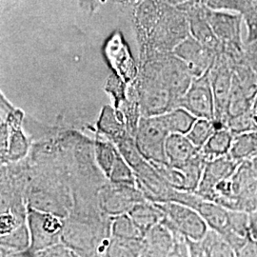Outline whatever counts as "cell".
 Wrapping results in <instances>:
<instances>
[{
    "mask_svg": "<svg viewBox=\"0 0 257 257\" xmlns=\"http://www.w3.org/2000/svg\"><path fill=\"white\" fill-rule=\"evenodd\" d=\"M160 114L141 117L136 133V145L143 158L151 163H168L166 140L170 136Z\"/></svg>",
    "mask_w": 257,
    "mask_h": 257,
    "instance_id": "obj_1",
    "label": "cell"
},
{
    "mask_svg": "<svg viewBox=\"0 0 257 257\" xmlns=\"http://www.w3.org/2000/svg\"><path fill=\"white\" fill-rule=\"evenodd\" d=\"M156 206L163 211L166 225L178 230L187 238L201 240L209 230L201 214L191 206L171 200L156 203Z\"/></svg>",
    "mask_w": 257,
    "mask_h": 257,
    "instance_id": "obj_2",
    "label": "cell"
},
{
    "mask_svg": "<svg viewBox=\"0 0 257 257\" xmlns=\"http://www.w3.org/2000/svg\"><path fill=\"white\" fill-rule=\"evenodd\" d=\"M208 73L215 104L214 120L226 126L228 119V105L232 86V64L227 55L219 52Z\"/></svg>",
    "mask_w": 257,
    "mask_h": 257,
    "instance_id": "obj_3",
    "label": "cell"
},
{
    "mask_svg": "<svg viewBox=\"0 0 257 257\" xmlns=\"http://www.w3.org/2000/svg\"><path fill=\"white\" fill-rule=\"evenodd\" d=\"M205 16L221 42V49L245 48V42L242 39V23L244 21L240 13L206 7Z\"/></svg>",
    "mask_w": 257,
    "mask_h": 257,
    "instance_id": "obj_4",
    "label": "cell"
},
{
    "mask_svg": "<svg viewBox=\"0 0 257 257\" xmlns=\"http://www.w3.org/2000/svg\"><path fill=\"white\" fill-rule=\"evenodd\" d=\"M28 227L31 235V249L40 252L57 244L62 230L60 219L46 211L30 210Z\"/></svg>",
    "mask_w": 257,
    "mask_h": 257,
    "instance_id": "obj_5",
    "label": "cell"
},
{
    "mask_svg": "<svg viewBox=\"0 0 257 257\" xmlns=\"http://www.w3.org/2000/svg\"><path fill=\"white\" fill-rule=\"evenodd\" d=\"M178 107L189 110L197 118L215 119V104L209 73L193 78L188 91L181 97Z\"/></svg>",
    "mask_w": 257,
    "mask_h": 257,
    "instance_id": "obj_6",
    "label": "cell"
},
{
    "mask_svg": "<svg viewBox=\"0 0 257 257\" xmlns=\"http://www.w3.org/2000/svg\"><path fill=\"white\" fill-rule=\"evenodd\" d=\"M234 210L252 212L257 210V177L249 160L239 165L232 177Z\"/></svg>",
    "mask_w": 257,
    "mask_h": 257,
    "instance_id": "obj_7",
    "label": "cell"
},
{
    "mask_svg": "<svg viewBox=\"0 0 257 257\" xmlns=\"http://www.w3.org/2000/svg\"><path fill=\"white\" fill-rule=\"evenodd\" d=\"M175 54L180 58L193 77H200L210 71L217 53L204 46L195 38H188L175 48Z\"/></svg>",
    "mask_w": 257,
    "mask_h": 257,
    "instance_id": "obj_8",
    "label": "cell"
},
{
    "mask_svg": "<svg viewBox=\"0 0 257 257\" xmlns=\"http://www.w3.org/2000/svg\"><path fill=\"white\" fill-rule=\"evenodd\" d=\"M241 163L242 162L233 159L230 155L207 161L195 193L204 199L209 200L215 186L223 179L233 175Z\"/></svg>",
    "mask_w": 257,
    "mask_h": 257,
    "instance_id": "obj_9",
    "label": "cell"
},
{
    "mask_svg": "<svg viewBox=\"0 0 257 257\" xmlns=\"http://www.w3.org/2000/svg\"><path fill=\"white\" fill-rule=\"evenodd\" d=\"M193 209L198 211L209 228L225 235L230 228V211L217 203L204 199L197 194L194 200Z\"/></svg>",
    "mask_w": 257,
    "mask_h": 257,
    "instance_id": "obj_10",
    "label": "cell"
},
{
    "mask_svg": "<svg viewBox=\"0 0 257 257\" xmlns=\"http://www.w3.org/2000/svg\"><path fill=\"white\" fill-rule=\"evenodd\" d=\"M165 153L170 165L180 167L196 156L199 150L186 135L171 134L166 140Z\"/></svg>",
    "mask_w": 257,
    "mask_h": 257,
    "instance_id": "obj_11",
    "label": "cell"
},
{
    "mask_svg": "<svg viewBox=\"0 0 257 257\" xmlns=\"http://www.w3.org/2000/svg\"><path fill=\"white\" fill-rule=\"evenodd\" d=\"M144 237L147 238L150 255L171 256L175 246V237L172 230L163 220L149 230Z\"/></svg>",
    "mask_w": 257,
    "mask_h": 257,
    "instance_id": "obj_12",
    "label": "cell"
},
{
    "mask_svg": "<svg viewBox=\"0 0 257 257\" xmlns=\"http://www.w3.org/2000/svg\"><path fill=\"white\" fill-rule=\"evenodd\" d=\"M234 135L227 127L217 128L199 152L207 161L230 154Z\"/></svg>",
    "mask_w": 257,
    "mask_h": 257,
    "instance_id": "obj_13",
    "label": "cell"
},
{
    "mask_svg": "<svg viewBox=\"0 0 257 257\" xmlns=\"http://www.w3.org/2000/svg\"><path fill=\"white\" fill-rule=\"evenodd\" d=\"M128 213L144 236L153 227L164 219L163 211L156 207V204L152 206L138 203L132 207Z\"/></svg>",
    "mask_w": 257,
    "mask_h": 257,
    "instance_id": "obj_14",
    "label": "cell"
},
{
    "mask_svg": "<svg viewBox=\"0 0 257 257\" xmlns=\"http://www.w3.org/2000/svg\"><path fill=\"white\" fill-rule=\"evenodd\" d=\"M170 134L187 135L197 119L189 110L178 107L160 114Z\"/></svg>",
    "mask_w": 257,
    "mask_h": 257,
    "instance_id": "obj_15",
    "label": "cell"
},
{
    "mask_svg": "<svg viewBox=\"0 0 257 257\" xmlns=\"http://www.w3.org/2000/svg\"><path fill=\"white\" fill-rule=\"evenodd\" d=\"M232 81L235 83L242 92L251 102H253L257 95V74L248 64L244 61L232 66Z\"/></svg>",
    "mask_w": 257,
    "mask_h": 257,
    "instance_id": "obj_16",
    "label": "cell"
},
{
    "mask_svg": "<svg viewBox=\"0 0 257 257\" xmlns=\"http://www.w3.org/2000/svg\"><path fill=\"white\" fill-rule=\"evenodd\" d=\"M229 155L240 162L250 160L257 156L256 132L234 136Z\"/></svg>",
    "mask_w": 257,
    "mask_h": 257,
    "instance_id": "obj_17",
    "label": "cell"
},
{
    "mask_svg": "<svg viewBox=\"0 0 257 257\" xmlns=\"http://www.w3.org/2000/svg\"><path fill=\"white\" fill-rule=\"evenodd\" d=\"M226 127L215 120L197 118L193 127L186 135L193 145L200 150L217 128Z\"/></svg>",
    "mask_w": 257,
    "mask_h": 257,
    "instance_id": "obj_18",
    "label": "cell"
},
{
    "mask_svg": "<svg viewBox=\"0 0 257 257\" xmlns=\"http://www.w3.org/2000/svg\"><path fill=\"white\" fill-rule=\"evenodd\" d=\"M111 233L114 238L128 240H141L144 238L143 232L138 229L128 213H121L113 219L111 225Z\"/></svg>",
    "mask_w": 257,
    "mask_h": 257,
    "instance_id": "obj_19",
    "label": "cell"
},
{
    "mask_svg": "<svg viewBox=\"0 0 257 257\" xmlns=\"http://www.w3.org/2000/svg\"><path fill=\"white\" fill-rule=\"evenodd\" d=\"M98 128L104 135L117 141L124 137L123 126L115 111L109 106L104 107L98 121Z\"/></svg>",
    "mask_w": 257,
    "mask_h": 257,
    "instance_id": "obj_20",
    "label": "cell"
},
{
    "mask_svg": "<svg viewBox=\"0 0 257 257\" xmlns=\"http://www.w3.org/2000/svg\"><path fill=\"white\" fill-rule=\"evenodd\" d=\"M31 244V235L29 227L21 225L9 232L2 234L1 245L5 248H10L15 250H24L29 248Z\"/></svg>",
    "mask_w": 257,
    "mask_h": 257,
    "instance_id": "obj_21",
    "label": "cell"
},
{
    "mask_svg": "<svg viewBox=\"0 0 257 257\" xmlns=\"http://www.w3.org/2000/svg\"><path fill=\"white\" fill-rule=\"evenodd\" d=\"M109 178L115 185H134L135 178L130 164L120 154H116L115 161L110 170Z\"/></svg>",
    "mask_w": 257,
    "mask_h": 257,
    "instance_id": "obj_22",
    "label": "cell"
},
{
    "mask_svg": "<svg viewBox=\"0 0 257 257\" xmlns=\"http://www.w3.org/2000/svg\"><path fill=\"white\" fill-rule=\"evenodd\" d=\"M226 126L234 136L257 131L256 123L250 110L238 115L229 117L226 122Z\"/></svg>",
    "mask_w": 257,
    "mask_h": 257,
    "instance_id": "obj_23",
    "label": "cell"
},
{
    "mask_svg": "<svg viewBox=\"0 0 257 257\" xmlns=\"http://www.w3.org/2000/svg\"><path fill=\"white\" fill-rule=\"evenodd\" d=\"M95 156L96 161L102 171L107 176L110 175V170L115 161L117 151L110 144L106 142L97 141L95 144Z\"/></svg>",
    "mask_w": 257,
    "mask_h": 257,
    "instance_id": "obj_24",
    "label": "cell"
},
{
    "mask_svg": "<svg viewBox=\"0 0 257 257\" xmlns=\"http://www.w3.org/2000/svg\"><path fill=\"white\" fill-rule=\"evenodd\" d=\"M243 21L247 28V37L245 43H252L257 40V1L248 0V3L241 13Z\"/></svg>",
    "mask_w": 257,
    "mask_h": 257,
    "instance_id": "obj_25",
    "label": "cell"
},
{
    "mask_svg": "<svg viewBox=\"0 0 257 257\" xmlns=\"http://www.w3.org/2000/svg\"><path fill=\"white\" fill-rule=\"evenodd\" d=\"M28 144L22 132L20 130H13L9 138L8 156L10 159L17 160L25 156L27 152Z\"/></svg>",
    "mask_w": 257,
    "mask_h": 257,
    "instance_id": "obj_26",
    "label": "cell"
},
{
    "mask_svg": "<svg viewBox=\"0 0 257 257\" xmlns=\"http://www.w3.org/2000/svg\"><path fill=\"white\" fill-rule=\"evenodd\" d=\"M206 7L211 10H222L235 13H242L248 0H202Z\"/></svg>",
    "mask_w": 257,
    "mask_h": 257,
    "instance_id": "obj_27",
    "label": "cell"
},
{
    "mask_svg": "<svg viewBox=\"0 0 257 257\" xmlns=\"http://www.w3.org/2000/svg\"><path fill=\"white\" fill-rule=\"evenodd\" d=\"M237 256H256L257 240L252 238L250 235L244 246L237 252Z\"/></svg>",
    "mask_w": 257,
    "mask_h": 257,
    "instance_id": "obj_28",
    "label": "cell"
},
{
    "mask_svg": "<svg viewBox=\"0 0 257 257\" xmlns=\"http://www.w3.org/2000/svg\"><path fill=\"white\" fill-rule=\"evenodd\" d=\"M245 50L247 61L257 74V40L252 43H245Z\"/></svg>",
    "mask_w": 257,
    "mask_h": 257,
    "instance_id": "obj_29",
    "label": "cell"
},
{
    "mask_svg": "<svg viewBox=\"0 0 257 257\" xmlns=\"http://www.w3.org/2000/svg\"><path fill=\"white\" fill-rule=\"evenodd\" d=\"M249 233L257 240V210L249 213Z\"/></svg>",
    "mask_w": 257,
    "mask_h": 257,
    "instance_id": "obj_30",
    "label": "cell"
},
{
    "mask_svg": "<svg viewBox=\"0 0 257 257\" xmlns=\"http://www.w3.org/2000/svg\"><path fill=\"white\" fill-rule=\"evenodd\" d=\"M249 162H250V166H251V168H252V171H253L254 175H255V176L257 177V156H255V157L252 158V159H250Z\"/></svg>",
    "mask_w": 257,
    "mask_h": 257,
    "instance_id": "obj_31",
    "label": "cell"
},
{
    "mask_svg": "<svg viewBox=\"0 0 257 257\" xmlns=\"http://www.w3.org/2000/svg\"><path fill=\"white\" fill-rule=\"evenodd\" d=\"M250 110H251V112H252V115H253L254 117H257V95L256 97L254 98L253 102H252Z\"/></svg>",
    "mask_w": 257,
    "mask_h": 257,
    "instance_id": "obj_32",
    "label": "cell"
},
{
    "mask_svg": "<svg viewBox=\"0 0 257 257\" xmlns=\"http://www.w3.org/2000/svg\"><path fill=\"white\" fill-rule=\"evenodd\" d=\"M256 137H257V131H256Z\"/></svg>",
    "mask_w": 257,
    "mask_h": 257,
    "instance_id": "obj_33",
    "label": "cell"
},
{
    "mask_svg": "<svg viewBox=\"0 0 257 257\" xmlns=\"http://www.w3.org/2000/svg\"><path fill=\"white\" fill-rule=\"evenodd\" d=\"M256 1H257V0H256Z\"/></svg>",
    "mask_w": 257,
    "mask_h": 257,
    "instance_id": "obj_34",
    "label": "cell"
}]
</instances>
